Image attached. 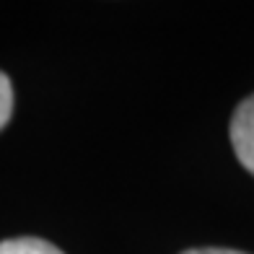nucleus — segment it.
<instances>
[{
	"mask_svg": "<svg viewBox=\"0 0 254 254\" xmlns=\"http://www.w3.org/2000/svg\"><path fill=\"white\" fill-rule=\"evenodd\" d=\"M184 254H244V252H236V249H190Z\"/></svg>",
	"mask_w": 254,
	"mask_h": 254,
	"instance_id": "obj_4",
	"label": "nucleus"
},
{
	"mask_svg": "<svg viewBox=\"0 0 254 254\" xmlns=\"http://www.w3.org/2000/svg\"><path fill=\"white\" fill-rule=\"evenodd\" d=\"M231 145L249 174H254V94L236 107L231 117Z\"/></svg>",
	"mask_w": 254,
	"mask_h": 254,
	"instance_id": "obj_1",
	"label": "nucleus"
},
{
	"mask_svg": "<svg viewBox=\"0 0 254 254\" xmlns=\"http://www.w3.org/2000/svg\"><path fill=\"white\" fill-rule=\"evenodd\" d=\"M0 254H65L55 244L44 239H34V236H21V239H5L0 244Z\"/></svg>",
	"mask_w": 254,
	"mask_h": 254,
	"instance_id": "obj_2",
	"label": "nucleus"
},
{
	"mask_svg": "<svg viewBox=\"0 0 254 254\" xmlns=\"http://www.w3.org/2000/svg\"><path fill=\"white\" fill-rule=\"evenodd\" d=\"M10 112H13V88L5 73H0V130L8 125Z\"/></svg>",
	"mask_w": 254,
	"mask_h": 254,
	"instance_id": "obj_3",
	"label": "nucleus"
}]
</instances>
